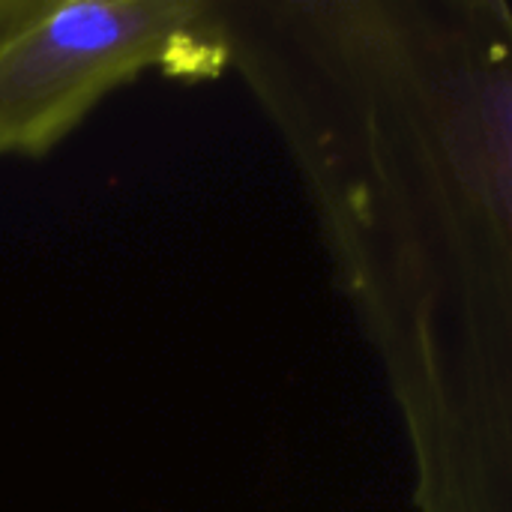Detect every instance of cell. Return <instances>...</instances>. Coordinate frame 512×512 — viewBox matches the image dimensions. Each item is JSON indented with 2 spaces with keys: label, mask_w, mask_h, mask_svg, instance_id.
I'll list each match as a JSON object with an SVG mask.
<instances>
[{
  "label": "cell",
  "mask_w": 512,
  "mask_h": 512,
  "mask_svg": "<svg viewBox=\"0 0 512 512\" xmlns=\"http://www.w3.org/2000/svg\"><path fill=\"white\" fill-rule=\"evenodd\" d=\"M225 72L222 0H0V159L54 153L144 75Z\"/></svg>",
  "instance_id": "obj_2"
},
{
  "label": "cell",
  "mask_w": 512,
  "mask_h": 512,
  "mask_svg": "<svg viewBox=\"0 0 512 512\" xmlns=\"http://www.w3.org/2000/svg\"><path fill=\"white\" fill-rule=\"evenodd\" d=\"M222 6L396 402L414 512H512V3Z\"/></svg>",
  "instance_id": "obj_1"
}]
</instances>
